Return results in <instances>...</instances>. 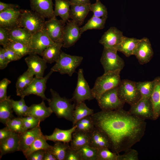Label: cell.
I'll return each instance as SVG.
<instances>
[{
  "label": "cell",
  "instance_id": "cell-1",
  "mask_svg": "<svg viewBox=\"0 0 160 160\" xmlns=\"http://www.w3.org/2000/svg\"><path fill=\"white\" fill-rule=\"evenodd\" d=\"M95 127L104 133L117 154L131 148L144 135L146 123L121 108L103 111L91 115Z\"/></svg>",
  "mask_w": 160,
  "mask_h": 160
},
{
  "label": "cell",
  "instance_id": "cell-2",
  "mask_svg": "<svg viewBox=\"0 0 160 160\" xmlns=\"http://www.w3.org/2000/svg\"><path fill=\"white\" fill-rule=\"evenodd\" d=\"M51 98L48 101L49 107L53 113L59 118H63L71 121L73 111L76 106L72 99L61 97L56 91L50 89Z\"/></svg>",
  "mask_w": 160,
  "mask_h": 160
},
{
  "label": "cell",
  "instance_id": "cell-3",
  "mask_svg": "<svg viewBox=\"0 0 160 160\" xmlns=\"http://www.w3.org/2000/svg\"><path fill=\"white\" fill-rule=\"evenodd\" d=\"M121 71H109L104 73L97 78L94 86L91 89L94 98L96 100L104 92L119 86L121 80L120 76Z\"/></svg>",
  "mask_w": 160,
  "mask_h": 160
},
{
  "label": "cell",
  "instance_id": "cell-4",
  "mask_svg": "<svg viewBox=\"0 0 160 160\" xmlns=\"http://www.w3.org/2000/svg\"><path fill=\"white\" fill-rule=\"evenodd\" d=\"M45 18L31 10H22L18 20V26L33 34L44 29Z\"/></svg>",
  "mask_w": 160,
  "mask_h": 160
},
{
  "label": "cell",
  "instance_id": "cell-5",
  "mask_svg": "<svg viewBox=\"0 0 160 160\" xmlns=\"http://www.w3.org/2000/svg\"><path fill=\"white\" fill-rule=\"evenodd\" d=\"M83 60L81 56L72 55L61 52L59 58L51 70L61 74H66L71 76Z\"/></svg>",
  "mask_w": 160,
  "mask_h": 160
},
{
  "label": "cell",
  "instance_id": "cell-6",
  "mask_svg": "<svg viewBox=\"0 0 160 160\" xmlns=\"http://www.w3.org/2000/svg\"><path fill=\"white\" fill-rule=\"evenodd\" d=\"M117 93L120 100L130 106L137 102L141 98L136 85V82L123 79L118 87Z\"/></svg>",
  "mask_w": 160,
  "mask_h": 160
},
{
  "label": "cell",
  "instance_id": "cell-7",
  "mask_svg": "<svg viewBox=\"0 0 160 160\" xmlns=\"http://www.w3.org/2000/svg\"><path fill=\"white\" fill-rule=\"evenodd\" d=\"M117 52L115 49L104 47L100 62L104 73L117 70L121 71L123 68L124 62L118 55Z\"/></svg>",
  "mask_w": 160,
  "mask_h": 160
},
{
  "label": "cell",
  "instance_id": "cell-8",
  "mask_svg": "<svg viewBox=\"0 0 160 160\" xmlns=\"http://www.w3.org/2000/svg\"><path fill=\"white\" fill-rule=\"evenodd\" d=\"M117 89L118 87L105 91L96 100L101 110L113 111L123 108L124 103L119 98Z\"/></svg>",
  "mask_w": 160,
  "mask_h": 160
},
{
  "label": "cell",
  "instance_id": "cell-9",
  "mask_svg": "<svg viewBox=\"0 0 160 160\" xmlns=\"http://www.w3.org/2000/svg\"><path fill=\"white\" fill-rule=\"evenodd\" d=\"M53 72L51 70L42 78L39 79L35 77L28 86L22 91L17 93V95L21 97H24L31 95H36L41 97L43 100H46L48 102L49 99L46 97L44 92L46 88L47 81Z\"/></svg>",
  "mask_w": 160,
  "mask_h": 160
},
{
  "label": "cell",
  "instance_id": "cell-10",
  "mask_svg": "<svg viewBox=\"0 0 160 160\" xmlns=\"http://www.w3.org/2000/svg\"><path fill=\"white\" fill-rule=\"evenodd\" d=\"M76 87L71 99L76 105L86 100H91L94 98L87 82L85 79L82 68L79 70Z\"/></svg>",
  "mask_w": 160,
  "mask_h": 160
},
{
  "label": "cell",
  "instance_id": "cell-11",
  "mask_svg": "<svg viewBox=\"0 0 160 160\" xmlns=\"http://www.w3.org/2000/svg\"><path fill=\"white\" fill-rule=\"evenodd\" d=\"M130 106L128 111L131 114L144 120H153V110L150 98L141 97L137 102Z\"/></svg>",
  "mask_w": 160,
  "mask_h": 160
},
{
  "label": "cell",
  "instance_id": "cell-12",
  "mask_svg": "<svg viewBox=\"0 0 160 160\" xmlns=\"http://www.w3.org/2000/svg\"><path fill=\"white\" fill-rule=\"evenodd\" d=\"M65 22L58 20L56 17L45 21L44 29L50 39L54 42L63 43V32Z\"/></svg>",
  "mask_w": 160,
  "mask_h": 160
},
{
  "label": "cell",
  "instance_id": "cell-13",
  "mask_svg": "<svg viewBox=\"0 0 160 160\" xmlns=\"http://www.w3.org/2000/svg\"><path fill=\"white\" fill-rule=\"evenodd\" d=\"M63 32V47L68 48L74 45L81 37L80 28L73 20H68Z\"/></svg>",
  "mask_w": 160,
  "mask_h": 160
},
{
  "label": "cell",
  "instance_id": "cell-14",
  "mask_svg": "<svg viewBox=\"0 0 160 160\" xmlns=\"http://www.w3.org/2000/svg\"><path fill=\"white\" fill-rule=\"evenodd\" d=\"M54 43L44 29L32 34L29 46L32 50L33 54L41 56L44 50Z\"/></svg>",
  "mask_w": 160,
  "mask_h": 160
},
{
  "label": "cell",
  "instance_id": "cell-15",
  "mask_svg": "<svg viewBox=\"0 0 160 160\" xmlns=\"http://www.w3.org/2000/svg\"><path fill=\"white\" fill-rule=\"evenodd\" d=\"M27 70L31 76L41 79L43 78L44 71L47 68V62L37 55L32 54L25 59Z\"/></svg>",
  "mask_w": 160,
  "mask_h": 160
},
{
  "label": "cell",
  "instance_id": "cell-16",
  "mask_svg": "<svg viewBox=\"0 0 160 160\" xmlns=\"http://www.w3.org/2000/svg\"><path fill=\"white\" fill-rule=\"evenodd\" d=\"M124 36L122 32L115 27H111L103 35L99 43L104 47L116 49Z\"/></svg>",
  "mask_w": 160,
  "mask_h": 160
},
{
  "label": "cell",
  "instance_id": "cell-17",
  "mask_svg": "<svg viewBox=\"0 0 160 160\" xmlns=\"http://www.w3.org/2000/svg\"><path fill=\"white\" fill-rule=\"evenodd\" d=\"M153 54L149 39L144 37L140 39L134 52V55L135 56L140 64L143 65L150 62Z\"/></svg>",
  "mask_w": 160,
  "mask_h": 160
},
{
  "label": "cell",
  "instance_id": "cell-18",
  "mask_svg": "<svg viewBox=\"0 0 160 160\" xmlns=\"http://www.w3.org/2000/svg\"><path fill=\"white\" fill-rule=\"evenodd\" d=\"M19 135V151L23 153L26 150L37 138L43 135L40 125Z\"/></svg>",
  "mask_w": 160,
  "mask_h": 160
},
{
  "label": "cell",
  "instance_id": "cell-19",
  "mask_svg": "<svg viewBox=\"0 0 160 160\" xmlns=\"http://www.w3.org/2000/svg\"><path fill=\"white\" fill-rule=\"evenodd\" d=\"M22 11L15 8L0 12V27L8 29L18 27V20Z\"/></svg>",
  "mask_w": 160,
  "mask_h": 160
},
{
  "label": "cell",
  "instance_id": "cell-20",
  "mask_svg": "<svg viewBox=\"0 0 160 160\" xmlns=\"http://www.w3.org/2000/svg\"><path fill=\"white\" fill-rule=\"evenodd\" d=\"M31 10L44 18L54 17L52 0H29Z\"/></svg>",
  "mask_w": 160,
  "mask_h": 160
},
{
  "label": "cell",
  "instance_id": "cell-21",
  "mask_svg": "<svg viewBox=\"0 0 160 160\" xmlns=\"http://www.w3.org/2000/svg\"><path fill=\"white\" fill-rule=\"evenodd\" d=\"M89 145L98 149L106 148L111 149L110 142L107 136L95 127L90 132Z\"/></svg>",
  "mask_w": 160,
  "mask_h": 160
},
{
  "label": "cell",
  "instance_id": "cell-22",
  "mask_svg": "<svg viewBox=\"0 0 160 160\" xmlns=\"http://www.w3.org/2000/svg\"><path fill=\"white\" fill-rule=\"evenodd\" d=\"M52 113L50 108L47 107L42 101L39 104H33L29 107L26 116H32L41 122L49 116Z\"/></svg>",
  "mask_w": 160,
  "mask_h": 160
},
{
  "label": "cell",
  "instance_id": "cell-23",
  "mask_svg": "<svg viewBox=\"0 0 160 160\" xmlns=\"http://www.w3.org/2000/svg\"><path fill=\"white\" fill-rule=\"evenodd\" d=\"M19 134L13 132L9 137L0 141V159L6 154L19 151Z\"/></svg>",
  "mask_w": 160,
  "mask_h": 160
},
{
  "label": "cell",
  "instance_id": "cell-24",
  "mask_svg": "<svg viewBox=\"0 0 160 160\" xmlns=\"http://www.w3.org/2000/svg\"><path fill=\"white\" fill-rule=\"evenodd\" d=\"M89 5L71 4L70 18L74 21L79 26L81 25L90 11Z\"/></svg>",
  "mask_w": 160,
  "mask_h": 160
},
{
  "label": "cell",
  "instance_id": "cell-25",
  "mask_svg": "<svg viewBox=\"0 0 160 160\" xmlns=\"http://www.w3.org/2000/svg\"><path fill=\"white\" fill-rule=\"evenodd\" d=\"M8 30L9 41L19 42L29 46L32 35L29 31L19 27Z\"/></svg>",
  "mask_w": 160,
  "mask_h": 160
},
{
  "label": "cell",
  "instance_id": "cell-26",
  "mask_svg": "<svg viewBox=\"0 0 160 160\" xmlns=\"http://www.w3.org/2000/svg\"><path fill=\"white\" fill-rule=\"evenodd\" d=\"M76 127V126L74 125L68 130H62L56 128L52 134L44 135V137L46 140L68 143L71 140L72 134L75 131Z\"/></svg>",
  "mask_w": 160,
  "mask_h": 160
},
{
  "label": "cell",
  "instance_id": "cell-27",
  "mask_svg": "<svg viewBox=\"0 0 160 160\" xmlns=\"http://www.w3.org/2000/svg\"><path fill=\"white\" fill-rule=\"evenodd\" d=\"M62 47V42H54L44 50L41 56L47 63L56 62L59 58Z\"/></svg>",
  "mask_w": 160,
  "mask_h": 160
},
{
  "label": "cell",
  "instance_id": "cell-28",
  "mask_svg": "<svg viewBox=\"0 0 160 160\" xmlns=\"http://www.w3.org/2000/svg\"><path fill=\"white\" fill-rule=\"evenodd\" d=\"M140 39L124 36L121 43L116 48L118 51L128 57L134 55V52Z\"/></svg>",
  "mask_w": 160,
  "mask_h": 160
},
{
  "label": "cell",
  "instance_id": "cell-29",
  "mask_svg": "<svg viewBox=\"0 0 160 160\" xmlns=\"http://www.w3.org/2000/svg\"><path fill=\"white\" fill-rule=\"evenodd\" d=\"M153 80L154 87L150 99L153 108V120H155L160 116V76L156 77Z\"/></svg>",
  "mask_w": 160,
  "mask_h": 160
},
{
  "label": "cell",
  "instance_id": "cell-30",
  "mask_svg": "<svg viewBox=\"0 0 160 160\" xmlns=\"http://www.w3.org/2000/svg\"><path fill=\"white\" fill-rule=\"evenodd\" d=\"M54 17L59 16L66 23L70 18V12L71 4L69 0H55Z\"/></svg>",
  "mask_w": 160,
  "mask_h": 160
},
{
  "label": "cell",
  "instance_id": "cell-31",
  "mask_svg": "<svg viewBox=\"0 0 160 160\" xmlns=\"http://www.w3.org/2000/svg\"><path fill=\"white\" fill-rule=\"evenodd\" d=\"M90 138L89 133L75 130L72 134L70 147L78 150L85 145H89Z\"/></svg>",
  "mask_w": 160,
  "mask_h": 160
},
{
  "label": "cell",
  "instance_id": "cell-32",
  "mask_svg": "<svg viewBox=\"0 0 160 160\" xmlns=\"http://www.w3.org/2000/svg\"><path fill=\"white\" fill-rule=\"evenodd\" d=\"M10 96L0 101V121L4 125L9 119L14 117Z\"/></svg>",
  "mask_w": 160,
  "mask_h": 160
},
{
  "label": "cell",
  "instance_id": "cell-33",
  "mask_svg": "<svg viewBox=\"0 0 160 160\" xmlns=\"http://www.w3.org/2000/svg\"><path fill=\"white\" fill-rule=\"evenodd\" d=\"M94 113L93 110L88 108L84 102L76 105L73 113V126L79 120Z\"/></svg>",
  "mask_w": 160,
  "mask_h": 160
},
{
  "label": "cell",
  "instance_id": "cell-34",
  "mask_svg": "<svg viewBox=\"0 0 160 160\" xmlns=\"http://www.w3.org/2000/svg\"><path fill=\"white\" fill-rule=\"evenodd\" d=\"M6 47L14 51L20 59L26 55L33 54L32 50L28 45L22 43L9 41Z\"/></svg>",
  "mask_w": 160,
  "mask_h": 160
},
{
  "label": "cell",
  "instance_id": "cell-35",
  "mask_svg": "<svg viewBox=\"0 0 160 160\" xmlns=\"http://www.w3.org/2000/svg\"><path fill=\"white\" fill-rule=\"evenodd\" d=\"M107 19L97 17L93 15L87 23L81 28V34L88 30L103 29L105 27Z\"/></svg>",
  "mask_w": 160,
  "mask_h": 160
},
{
  "label": "cell",
  "instance_id": "cell-36",
  "mask_svg": "<svg viewBox=\"0 0 160 160\" xmlns=\"http://www.w3.org/2000/svg\"><path fill=\"white\" fill-rule=\"evenodd\" d=\"M42 135L37 138L28 148L23 153L26 157L32 152L41 149L46 150L52 148V146L49 145Z\"/></svg>",
  "mask_w": 160,
  "mask_h": 160
},
{
  "label": "cell",
  "instance_id": "cell-37",
  "mask_svg": "<svg viewBox=\"0 0 160 160\" xmlns=\"http://www.w3.org/2000/svg\"><path fill=\"white\" fill-rule=\"evenodd\" d=\"M70 147L68 143L56 141L51 150L57 160H65L67 151Z\"/></svg>",
  "mask_w": 160,
  "mask_h": 160
},
{
  "label": "cell",
  "instance_id": "cell-38",
  "mask_svg": "<svg viewBox=\"0 0 160 160\" xmlns=\"http://www.w3.org/2000/svg\"><path fill=\"white\" fill-rule=\"evenodd\" d=\"M136 87L139 91L141 97L150 98L153 92L154 87V81H145L136 82Z\"/></svg>",
  "mask_w": 160,
  "mask_h": 160
},
{
  "label": "cell",
  "instance_id": "cell-39",
  "mask_svg": "<svg viewBox=\"0 0 160 160\" xmlns=\"http://www.w3.org/2000/svg\"><path fill=\"white\" fill-rule=\"evenodd\" d=\"M27 70L17 78L16 83V93H17L25 88L34 79Z\"/></svg>",
  "mask_w": 160,
  "mask_h": 160
},
{
  "label": "cell",
  "instance_id": "cell-40",
  "mask_svg": "<svg viewBox=\"0 0 160 160\" xmlns=\"http://www.w3.org/2000/svg\"><path fill=\"white\" fill-rule=\"evenodd\" d=\"M89 7L90 11L93 12V15L94 16L98 17L107 18V9L100 0H96L95 3H91L89 5Z\"/></svg>",
  "mask_w": 160,
  "mask_h": 160
},
{
  "label": "cell",
  "instance_id": "cell-41",
  "mask_svg": "<svg viewBox=\"0 0 160 160\" xmlns=\"http://www.w3.org/2000/svg\"><path fill=\"white\" fill-rule=\"evenodd\" d=\"M98 150L89 145H87L79 150L83 160H97Z\"/></svg>",
  "mask_w": 160,
  "mask_h": 160
},
{
  "label": "cell",
  "instance_id": "cell-42",
  "mask_svg": "<svg viewBox=\"0 0 160 160\" xmlns=\"http://www.w3.org/2000/svg\"><path fill=\"white\" fill-rule=\"evenodd\" d=\"M5 125L13 132L19 134L23 132V123L20 117H14L9 119Z\"/></svg>",
  "mask_w": 160,
  "mask_h": 160
},
{
  "label": "cell",
  "instance_id": "cell-43",
  "mask_svg": "<svg viewBox=\"0 0 160 160\" xmlns=\"http://www.w3.org/2000/svg\"><path fill=\"white\" fill-rule=\"evenodd\" d=\"M118 154L108 148H101L98 150L97 160H118Z\"/></svg>",
  "mask_w": 160,
  "mask_h": 160
},
{
  "label": "cell",
  "instance_id": "cell-44",
  "mask_svg": "<svg viewBox=\"0 0 160 160\" xmlns=\"http://www.w3.org/2000/svg\"><path fill=\"white\" fill-rule=\"evenodd\" d=\"M122 155L118 154V160H138V153L137 151L130 148L125 151Z\"/></svg>",
  "mask_w": 160,
  "mask_h": 160
},
{
  "label": "cell",
  "instance_id": "cell-45",
  "mask_svg": "<svg viewBox=\"0 0 160 160\" xmlns=\"http://www.w3.org/2000/svg\"><path fill=\"white\" fill-rule=\"evenodd\" d=\"M11 81L7 78H4L0 81V101L6 99L7 96V89L8 85Z\"/></svg>",
  "mask_w": 160,
  "mask_h": 160
},
{
  "label": "cell",
  "instance_id": "cell-46",
  "mask_svg": "<svg viewBox=\"0 0 160 160\" xmlns=\"http://www.w3.org/2000/svg\"><path fill=\"white\" fill-rule=\"evenodd\" d=\"M65 160H83L79 150L72 149L70 147L66 152Z\"/></svg>",
  "mask_w": 160,
  "mask_h": 160
},
{
  "label": "cell",
  "instance_id": "cell-47",
  "mask_svg": "<svg viewBox=\"0 0 160 160\" xmlns=\"http://www.w3.org/2000/svg\"><path fill=\"white\" fill-rule=\"evenodd\" d=\"M3 51L6 58L9 63L20 59L14 51L7 47H3Z\"/></svg>",
  "mask_w": 160,
  "mask_h": 160
},
{
  "label": "cell",
  "instance_id": "cell-48",
  "mask_svg": "<svg viewBox=\"0 0 160 160\" xmlns=\"http://www.w3.org/2000/svg\"><path fill=\"white\" fill-rule=\"evenodd\" d=\"M9 42L8 29L0 27V44L4 47L7 45Z\"/></svg>",
  "mask_w": 160,
  "mask_h": 160
},
{
  "label": "cell",
  "instance_id": "cell-49",
  "mask_svg": "<svg viewBox=\"0 0 160 160\" xmlns=\"http://www.w3.org/2000/svg\"><path fill=\"white\" fill-rule=\"evenodd\" d=\"M13 111L19 117H25L26 113L28 108L26 104L22 107H12Z\"/></svg>",
  "mask_w": 160,
  "mask_h": 160
},
{
  "label": "cell",
  "instance_id": "cell-50",
  "mask_svg": "<svg viewBox=\"0 0 160 160\" xmlns=\"http://www.w3.org/2000/svg\"><path fill=\"white\" fill-rule=\"evenodd\" d=\"M85 125L91 132L95 127L91 116H87L79 121Z\"/></svg>",
  "mask_w": 160,
  "mask_h": 160
},
{
  "label": "cell",
  "instance_id": "cell-51",
  "mask_svg": "<svg viewBox=\"0 0 160 160\" xmlns=\"http://www.w3.org/2000/svg\"><path fill=\"white\" fill-rule=\"evenodd\" d=\"M13 132L7 126L0 130V141L3 140L10 137Z\"/></svg>",
  "mask_w": 160,
  "mask_h": 160
},
{
  "label": "cell",
  "instance_id": "cell-52",
  "mask_svg": "<svg viewBox=\"0 0 160 160\" xmlns=\"http://www.w3.org/2000/svg\"><path fill=\"white\" fill-rule=\"evenodd\" d=\"M20 118L23 123V132L40 125V123L30 122L23 119L22 117H20Z\"/></svg>",
  "mask_w": 160,
  "mask_h": 160
},
{
  "label": "cell",
  "instance_id": "cell-53",
  "mask_svg": "<svg viewBox=\"0 0 160 160\" xmlns=\"http://www.w3.org/2000/svg\"><path fill=\"white\" fill-rule=\"evenodd\" d=\"M9 63L6 58L3 51V48H0V69L2 70L5 68Z\"/></svg>",
  "mask_w": 160,
  "mask_h": 160
},
{
  "label": "cell",
  "instance_id": "cell-54",
  "mask_svg": "<svg viewBox=\"0 0 160 160\" xmlns=\"http://www.w3.org/2000/svg\"><path fill=\"white\" fill-rule=\"evenodd\" d=\"M17 5L12 4L5 3L0 2V12H1L8 9L18 8Z\"/></svg>",
  "mask_w": 160,
  "mask_h": 160
},
{
  "label": "cell",
  "instance_id": "cell-55",
  "mask_svg": "<svg viewBox=\"0 0 160 160\" xmlns=\"http://www.w3.org/2000/svg\"><path fill=\"white\" fill-rule=\"evenodd\" d=\"M51 148L45 150L43 160H57L52 153Z\"/></svg>",
  "mask_w": 160,
  "mask_h": 160
},
{
  "label": "cell",
  "instance_id": "cell-56",
  "mask_svg": "<svg viewBox=\"0 0 160 160\" xmlns=\"http://www.w3.org/2000/svg\"><path fill=\"white\" fill-rule=\"evenodd\" d=\"M24 98V97H22L21 99L18 101H15L12 99H11V102L12 107H22L25 104Z\"/></svg>",
  "mask_w": 160,
  "mask_h": 160
},
{
  "label": "cell",
  "instance_id": "cell-57",
  "mask_svg": "<svg viewBox=\"0 0 160 160\" xmlns=\"http://www.w3.org/2000/svg\"><path fill=\"white\" fill-rule=\"evenodd\" d=\"M71 4H89L90 0H69Z\"/></svg>",
  "mask_w": 160,
  "mask_h": 160
},
{
  "label": "cell",
  "instance_id": "cell-58",
  "mask_svg": "<svg viewBox=\"0 0 160 160\" xmlns=\"http://www.w3.org/2000/svg\"><path fill=\"white\" fill-rule=\"evenodd\" d=\"M45 150L41 149L34 151L36 160H43Z\"/></svg>",
  "mask_w": 160,
  "mask_h": 160
}]
</instances>
